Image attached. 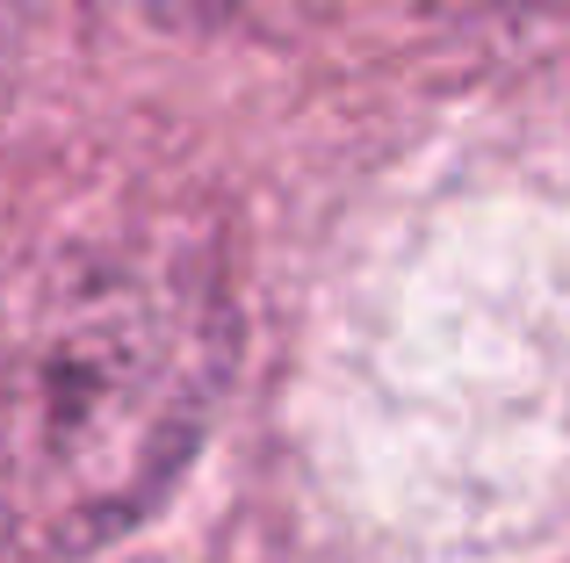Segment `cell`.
Listing matches in <instances>:
<instances>
[{
	"label": "cell",
	"mask_w": 570,
	"mask_h": 563,
	"mask_svg": "<svg viewBox=\"0 0 570 563\" xmlns=\"http://www.w3.org/2000/svg\"><path fill=\"white\" fill-rule=\"evenodd\" d=\"M130 8L159 14V22H203V14H232L238 0H130Z\"/></svg>",
	"instance_id": "2"
},
{
	"label": "cell",
	"mask_w": 570,
	"mask_h": 563,
	"mask_svg": "<svg viewBox=\"0 0 570 563\" xmlns=\"http://www.w3.org/2000/svg\"><path fill=\"white\" fill-rule=\"evenodd\" d=\"M0 51H8V8H0Z\"/></svg>",
	"instance_id": "3"
},
{
	"label": "cell",
	"mask_w": 570,
	"mask_h": 563,
	"mask_svg": "<svg viewBox=\"0 0 570 563\" xmlns=\"http://www.w3.org/2000/svg\"><path fill=\"white\" fill-rule=\"evenodd\" d=\"M232 296L181 246L66 275L29 318L0 397V521L22 556H87L188 470L232 376Z\"/></svg>",
	"instance_id": "1"
}]
</instances>
